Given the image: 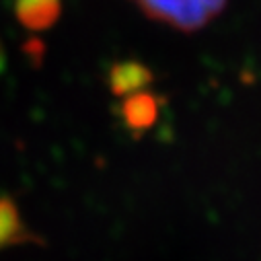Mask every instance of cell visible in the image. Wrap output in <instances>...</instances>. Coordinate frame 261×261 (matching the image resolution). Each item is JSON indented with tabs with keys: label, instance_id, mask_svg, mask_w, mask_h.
<instances>
[{
	"label": "cell",
	"instance_id": "obj_1",
	"mask_svg": "<svg viewBox=\"0 0 261 261\" xmlns=\"http://www.w3.org/2000/svg\"><path fill=\"white\" fill-rule=\"evenodd\" d=\"M140 11L165 25L191 33L214 21L228 0H134Z\"/></svg>",
	"mask_w": 261,
	"mask_h": 261
},
{
	"label": "cell",
	"instance_id": "obj_2",
	"mask_svg": "<svg viewBox=\"0 0 261 261\" xmlns=\"http://www.w3.org/2000/svg\"><path fill=\"white\" fill-rule=\"evenodd\" d=\"M119 115L127 132L138 138L156 125L161 115V99L148 91L125 95L119 105Z\"/></svg>",
	"mask_w": 261,
	"mask_h": 261
},
{
	"label": "cell",
	"instance_id": "obj_3",
	"mask_svg": "<svg viewBox=\"0 0 261 261\" xmlns=\"http://www.w3.org/2000/svg\"><path fill=\"white\" fill-rule=\"evenodd\" d=\"M152 83V72L140 62H119L109 70V89L117 97H125L138 91H146Z\"/></svg>",
	"mask_w": 261,
	"mask_h": 261
},
{
	"label": "cell",
	"instance_id": "obj_4",
	"mask_svg": "<svg viewBox=\"0 0 261 261\" xmlns=\"http://www.w3.org/2000/svg\"><path fill=\"white\" fill-rule=\"evenodd\" d=\"M15 11L19 21L27 29L41 31L56 23V19L60 17L62 5L60 0H17Z\"/></svg>",
	"mask_w": 261,
	"mask_h": 261
},
{
	"label": "cell",
	"instance_id": "obj_5",
	"mask_svg": "<svg viewBox=\"0 0 261 261\" xmlns=\"http://www.w3.org/2000/svg\"><path fill=\"white\" fill-rule=\"evenodd\" d=\"M29 239L31 232L23 224L15 202H11L9 198H0V249L29 243Z\"/></svg>",
	"mask_w": 261,
	"mask_h": 261
},
{
	"label": "cell",
	"instance_id": "obj_6",
	"mask_svg": "<svg viewBox=\"0 0 261 261\" xmlns=\"http://www.w3.org/2000/svg\"><path fill=\"white\" fill-rule=\"evenodd\" d=\"M5 66V51H3V45H0V70Z\"/></svg>",
	"mask_w": 261,
	"mask_h": 261
}]
</instances>
